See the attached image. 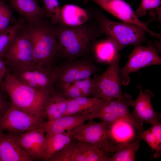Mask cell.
I'll use <instances>...</instances> for the list:
<instances>
[{"label": "cell", "mask_w": 161, "mask_h": 161, "mask_svg": "<svg viewBox=\"0 0 161 161\" xmlns=\"http://www.w3.org/2000/svg\"><path fill=\"white\" fill-rule=\"evenodd\" d=\"M108 125L90 120L74 128L70 134L73 139L96 145L109 156L115 151L117 144L108 129Z\"/></svg>", "instance_id": "obj_7"}, {"label": "cell", "mask_w": 161, "mask_h": 161, "mask_svg": "<svg viewBox=\"0 0 161 161\" xmlns=\"http://www.w3.org/2000/svg\"><path fill=\"white\" fill-rule=\"evenodd\" d=\"M92 11L100 34L105 35L106 38L113 43L118 51L126 46L142 45L147 41L146 31L142 28L123 21H112L100 10Z\"/></svg>", "instance_id": "obj_3"}, {"label": "cell", "mask_w": 161, "mask_h": 161, "mask_svg": "<svg viewBox=\"0 0 161 161\" xmlns=\"http://www.w3.org/2000/svg\"><path fill=\"white\" fill-rule=\"evenodd\" d=\"M139 89L138 96L134 100L133 110L131 114L134 119L142 126L145 122L152 125L160 122L161 114L156 112L152 106L151 99L154 94L149 89L143 92L142 86L137 85Z\"/></svg>", "instance_id": "obj_16"}, {"label": "cell", "mask_w": 161, "mask_h": 161, "mask_svg": "<svg viewBox=\"0 0 161 161\" xmlns=\"http://www.w3.org/2000/svg\"><path fill=\"white\" fill-rule=\"evenodd\" d=\"M44 126L24 133L16 134L20 145L35 160L44 161L47 143Z\"/></svg>", "instance_id": "obj_15"}, {"label": "cell", "mask_w": 161, "mask_h": 161, "mask_svg": "<svg viewBox=\"0 0 161 161\" xmlns=\"http://www.w3.org/2000/svg\"><path fill=\"white\" fill-rule=\"evenodd\" d=\"M42 116L20 109L11 103L0 120V131L19 134L43 126L46 121Z\"/></svg>", "instance_id": "obj_10"}, {"label": "cell", "mask_w": 161, "mask_h": 161, "mask_svg": "<svg viewBox=\"0 0 161 161\" xmlns=\"http://www.w3.org/2000/svg\"></svg>", "instance_id": "obj_38"}, {"label": "cell", "mask_w": 161, "mask_h": 161, "mask_svg": "<svg viewBox=\"0 0 161 161\" xmlns=\"http://www.w3.org/2000/svg\"><path fill=\"white\" fill-rule=\"evenodd\" d=\"M26 25L31 37L33 57L37 65L55 68L59 56L53 27L43 19Z\"/></svg>", "instance_id": "obj_4"}, {"label": "cell", "mask_w": 161, "mask_h": 161, "mask_svg": "<svg viewBox=\"0 0 161 161\" xmlns=\"http://www.w3.org/2000/svg\"><path fill=\"white\" fill-rule=\"evenodd\" d=\"M101 69L95 64L92 59L87 57L66 60L55 67V83H71L91 77Z\"/></svg>", "instance_id": "obj_12"}, {"label": "cell", "mask_w": 161, "mask_h": 161, "mask_svg": "<svg viewBox=\"0 0 161 161\" xmlns=\"http://www.w3.org/2000/svg\"><path fill=\"white\" fill-rule=\"evenodd\" d=\"M68 100L55 92L47 102L43 116L47 121L55 120L64 116L66 111Z\"/></svg>", "instance_id": "obj_21"}, {"label": "cell", "mask_w": 161, "mask_h": 161, "mask_svg": "<svg viewBox=\"0 0 161 161\" xmlns=\"http://www.w3.org/2000/svg\"><path fill=\"white\" fill-rule=\"evenodd\" d=\"M161 4V0H142L135 13L138 17L145 16L148 11L157 7Z\"/></svg>", "instance_id": "obj_33"}, {"label": "cell", "mask_w": 161, "mask_h": 161, "mask_svg": "<svg viewBox=\"0 0 161 161\" xmlns=\"http://www.w3.org/2000/svg\"><path fill=\"white\" fill-rule=\"evenodd\" d=\"M120 55L109 63L102 74H95V87L92 97L104 100L118 99L123 95L120 83L119 62Z\"/></svg>", "instance_id": "obj_9"}, {"label": "cell", "mask_w": 161, "mask_h": 161, "mask_svg": "<svg viewBox=\"0 0 161 161\" xmlns=\"http://www.w3.org/2000/svg\"><path fill=\"white\" fill-rule=\"evenodd\" d=\"M5 0H0V1H4Z\"/></svg>", "instance_id": "obj_37"}, {"label": "cell", "mask_w": 161, "mask_h": 161, "mask_svg": "<svg viewBox=\"0 0 161 161\" xmlns=\"http://www.w3.org/2000/svg\"><path fill=\"white\" fill-rule=\"evenodd\" d=\"M2 89L7 93L13 105L26 112L43 117L45 106L55 92L38 90L22 83L11 74L7 68Z\"/></svg>", "instance_id": "obj_2"}, {"label": "cell", "mask_w": 161, "mask_h": 161, "mask_svg": "<svg viewBox=\"0 0 161 161\" xmlns=\"http://www.w3.org/2000/svg\"><path fill=\"white\" fill-rule=\"evenodd\" d=\"M61 24L65 26H77L94 18L92 11L74 4H66L61 8Z\"/></svg>", "instance_id": "obj_20"}, {"label": "cell", "mask_w": 161, "mask_h": 161, "mask_svg": "<svg viewBox=\"0 0 161 161\" xmlns=\"http://www.w3.org/2000/svg\"><path fill=\"white\" fill-rule=\"evenodd\" d=\"M134 100L130 95L123 92L120 98L110 100L99 99L88 111L94 118L109 124L117 121H124L132 124L139 131L143 130V126L133 117L129 108L133 106Z\"/></svg>", "instance_id": "obj_5"}, {"label": "cell", "mask_w": 161, "mask_h": 161, "mask_svg": "<svg viewBox=\"0 0 161 161\" xmlns=\"http://www.w3.org/2000/svg\"><path fill=\"white\" fill-rule=\"evenodd\" d=\"M71 83L79 89L83 97H89L92 95L95 87L94 78L90 77Z\"/></svg>", "instance_id": "obj_32"}, {"label": "cell", "mask_w": 161, "mask_h": 161, "mask_svg": "<svg viewBox=\"0 0 161 161\" xmlns=\"http://www.w3.org/2000/svg\"><path fill=\"white\" fill-rule=\"evenodd\" d=\"M92 51L97 60L101 62L109 63L120 55L113 43L107 38L96 41Z\"/></svg>", "instance_id": "obj_23"}, {"label": "cell", "mask_w": 161, "mask_h": 161, "mask_svg": "<svg viewBox=\"0 0 161 161\" xmlns=\"http://www.w3.org/2000/svg\"><path fill=\"white\" fill-rule=\"evenodd\" d=\"M72 141L48 161H111L96 145L76 140Z\"/></svg>", "instance_id": "obj_11"}, {"label": "cell", "mask_w": 161, "mask_h": 161, "mask_svg": "<svg viewBox=\"0 0 161 161\" xmlns=\"http://www.w3.org/2000/svg\"><path fill=\"white\" fill-rule=\"evenodd\" d=\"M45 10L54 26L61 24V8L58 0H41Z\"/></svg>", "instance_id": "obj_28"}, {"label": "cell", "mask_w": 161, "mask_h": 161, "mask_svg": "<svg viewBox=\"0 0 161 161\" xmlns=\"http://www.w3.org/2000/svg\"><path fill=\"white\" fill-rule=\"evenodd\" d=\"M10 6L22 16L27 23L37 22L49 17L45 10L35 0H9Z\"/></svg>", "instance_id": "obj_19"}, {"label": "cell", "mask_w": 161, "mask_h": 161, "mask_svg": "<svg viewBox=\"0 0 161 161\" xmlns=\"http://www.w3.org/2000/svg\"><path fill=\"white\" fill-rule=\"evenodd\" d=\"M7 69V67L3 59L0 58V87L1 88Z\"/></svg>", "instance_id": "obj_36"}, {"label": "cell", "mask_w": 161, "mask_h": 161, "mask_svg": "<svg viewBox=\"0 0 161 161\" xmlns=\"http://www.w3.org/2000/svg\"><path fill=\"white\" fill-rule=\"evenodd\" d=\"M26 21L22 17L14 24L0 32V58L3 59L5 53L14 39L18 31Z\"/></svg>", "instance_id": "obj_25"}, {"label": "cell", "mask_w": 161, "mask_h": 161, "mask_svg": "<svg viewBox=\"0 0 161 161\" xmlns=\"http://www.w3.org/2000/svg\"><path fill=\"white\" fill-rule=\"evenodd\" d=\"M137 138L139 140H143L155 152L153 155L154 158L158 159L161 155V151L159 149L155 137L150 128L145 130L139 131Z\"/></svg>", "instance_id": "obj_31"}, {"label": "cell", "mask_w": 161, "mask_h": 161, "mask_svg": "<svg viewBox=\"0 0 161 161\" xmlns=\"http://www.w3.org/2000/svg\"><path fill=\"white\" fill-rule=\"evenodd\" d=\"M6 92L0 87V120L4 116L11 104Z\"/></svg>", "instance_id": "obj_34"}, {"label": "cell", "mask_w": 161, "mask_h": 161, "mask_svg": "<svg viewBox=\"0 0 161 161\" xmlns=\"http://www.w3.org/2000/svg\"><path fill=\"white\" fill-rule=\"evenodd\" d=\"M55 91L67 100L83 97L79 89L71 83H56Z\"/></svg>", "instance_id": "obj_29"}, {"label": "cell", "mask_w": 161, "mask_h": 161, "mask_svg": "<svg viewBox=\"0 0 161 161\" xmlns=\"http://www.w3.org/2000/svg\"><path fill=\"white\" fill-rule=\"evenodd\" d=\"M47 147L44 161H47L52 156L63 149L72 140L70 131L66 132L47 134Z\"/></svg>", "instance_id": "obj_22"}, {"label": "cell", "mask_w": 161, "mask_h": 161, "mask_svg": "<svg viewBox=\"0 0 161 161\" xmlns=\"http://www.w3.org/2000/svg\"><path fill=\"white\" fill-rule=\"evenodd\" d=\"M140 140L137 138L133 142L124 143L117 145L115 151L111 157V161H134L139 147Z\"/></svg>", "instance_id": "obj_26"}, {"label": "cell", "mask_w": 161, "mask_h": 161, "mask_svg": "<svg viewBox=\"0 0 161 161\" xmlns=\"http://www.w3.org/2000/svg\"><path fill=\"white\" fill-rule=\"evenodd\" d=\"M134 127L129 123L121 120L109 124L108 126L117 144L130 142L134 135Z\"/></svg>", "instance_id": "obj_24"}, {"label": "cell", "mask_w": 161, "mask_h": 161, "mask_svg": "<svg viewBox=\"0 0 161 161\" xmlns=\"http://www.w3.org/2000/svg\"><path fill=\"white\" fill-rule=\"evenodd\" d=\"M16 21L10 7L4 1H0V32L8 27L10 22L15 23Z\"/></svg>", "instance_id": "obj_30"}, {"label": "cell", "mask_w": 161, "mask_h": 161, "mask_svg": "<svg viewBox=\"0 0 161 161\" xmlns=\"http://www.w3.org/2000/svg\"><path fill=\"white\" fill-rule=\"evenodd\" d=\"M157 51L151 41L146 46L142 45L134 46L129 56L127 62L120 69L121 85L126 86L129 84L131 79L130 74L149 66L160 65L161 58Z\"/></svg>", "instance_id": "obj_8"}, {"label": "cell", "mask_w": 161, "mask_h": 161, "mask_svg": "<svg viewBox=\"0 0 161 161\" xmlns=\"http://www.w3.org/2000/svg\"><path fill=\"white\" fill-rule=\"evenodd\" d=\"M53 29L59 57L66 60L85 57L92 51L97 38L101 35L95 22L77 26L58 24Z\"/></svg>", "instance_id": "obj_1"}, {"label": "cell", "mask_w": 161, "mask_h": 161, "mask_svg": "<svg viewBox=\"0 0 161 161\" xmlns=\"http://www.w3.org/2000/svg\"><path fill=\"white\" fill-rule=\"evenodd\" d=\"M94 119L93 114L84 112L74 115L64 116L54 120L47 121L45 124V134L61 133L70 131L87 120Z\"/></svg>", "instance_id": "obj_18"}, {"label": "cell", "mask_w": 161, "mask_h": 161, "mask_svg": "<svg viewBox=\"0 0 161 161\" xmlns=\"http://www.w3.org/2000/svg\"><path fill=\"white\" fill-rule=\"evenodd\" d=\"M34 160L20 145L16 134L0 131V161Z\"/></svg>", "instance_id": "obj_17"}, {"label": "cell", "mask_w": 161, "mask_h": 161, "mask_svg": "<svg viewBox=\"0 0 161 161\" xmlns=\"http://www.w3.org/2000/svg\"><path fill=\"white\" fill-rule=\"evenodd\" d=\"M55 67L50 68L37 65L30 69L10 72L18 80L33 88L54 92L56 79Z\"/></svg>", "instance_id": "obj_13"}, {"label": "cell", "mask_w": 161, "mask_h": 161, "mask_svg": "<svg viewBox=\"0 0 161 161\" xmlns=\"http://www.w3.org/2000/svg\"><path fill=\"white\" fill-rule=\"evenodd\" d=\"M99 99L93 97H80L68 100L67 107L64 116L88 112Z\"/></svg>", "instance_id": "obj_27"}, {"label": "cell", "mask_w": 161, "mask_h": 161, "mask_svg": "<svg viewBox=\"0 0 161 161\" xmlns=\"http://www.w3.org/2000/svg\"><path fill=\"white\" fill-rule=\"evenodd\" d=\"M3 59L10 72L30 69L37 64L33 54V45L25 24L18 31Z\"/></svg>", "instance_id": "obj_6"}, {"label": "cell", "mask_w": 161, "mask_h": 161, "mask_svg": "<svg viewBox=\"0 0 161 161\" xmlns=\"http://www.w3.org/2000/svg\"><path fill=\"white\" fill-rule=\"evenodd\" d=\"M85 2H94L103 9L122 20L123 22L138 26L145 30L154 38L160 40V34L151 30L146 23L141 21L136 16L130 6L123 0H84Z\"/></svg>", "instance_id": "obj_14"}, {"label": "cell", "mask_w": 161, "mask_h": 161, "mask_svg": "<svg viewBox=\"0 0 161 161\" xmlns=\"http://www.w3.org/2000/svg\"><path fill=\"white\" fill-rule=\"evenodd\" d=\"M156 139L158 148L161 151V123L160 122L152 125L150 128Z\"/></svg>", "instance_id": "obj_35"}]
</instances>
